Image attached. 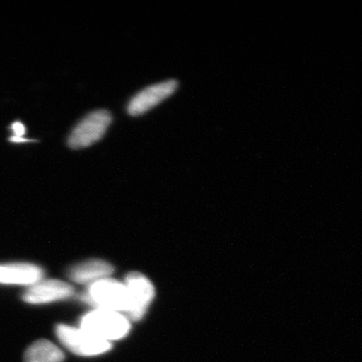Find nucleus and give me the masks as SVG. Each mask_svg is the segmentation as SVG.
I'll use <instances>...</instances> for the list:
<instances>
[{"mask_svg": "<svg viewBox=\"0 0 362 362\" xmlns=\"http://www.w3.org/2000/svg\"><path fill=\"white\" fill-rule=\"evenodd\" d=\"M11 129L13 131V135L9 138V141L14 143L33 141L32 139H26V138H25L26 128L25 124L21 123V121H16V122L11 124Z\"/></svg>", "mask_w": 362, "mask_h": 362, "instance_id": "nucleus-11", "label": "nucleus"}, {"mask_svg": "<svg viewBox=\"0 0 362 362\" xmlns=\"http://www.w3.org/2000/svg\"><path fill=\"white\" fill-rule=\"evenodd\" d=\"M124 284L127 288L129 297L127 318L134 321L140 320L146 314L150 304L153 301L156 294L153 285L144 275L137 272L128 274Z\"/></svg>", "mask_w": 362, "mask_h": 362, "instance_id": "nucleus-5", "label": "nucleus"}, {"mask_svg": "<svg viewBox=\"0 0 362 362\" xmlns=\"http://www.w3.org/2000/svg\"><path fill=\"white\" fill-rule=\"evenodd\" d=\"M57 335L59 341L78 356H100L111 349V342L90 334L82 328L61 324L57 327Z\"/></svg>", "mask_w": 362, "mask_h": 362, "instance_id": "nucleus-3", "label": "nucleus"}, {"mask_svg": "<svg viewBox=\"0 0 362 362\" xmlns=\"http://www.w3.org/2000/svg\"><path fill=\"white\" fill-rule=\"evenodd\" d=\"M81 328L110 342L122 339L130 331V322L127 316L110 310L98 308L83 316Z\"/></svg>", "mask_w": 362, "mask_h": 362, "instance_id": "nucleus-1", "label": "nucleus"}, {"mask_svg": "<svg viewBox=\"0 0 362 362\" xmlns=\"http://www.w3.org/2000/svg\"><path fill=\"white\" fill-rule=\"evenodd\" d=\"M74 294V288L59 280L40 281L23 295V300L30 304H45L65 300Z\"/></svg>", "mask_w": 362, "mask_h": 362, "instance_id": "nucleus-7", "label": "nucleus"}, {"mask_svg": "<svg viewBox=\"0 0 362 362\" xmlns=\"http://www.w3.org/2000/svg\"><path fill=\"white\" fill-rule=\"evenodd\" d=\"M178 83L168 80L158 84L149 86L131 99L128 105V113L131 116H140L175 94Z\"/></svg>", "mask_w": 362, "mask_h": 362, "instance_id": "nucleus-6", "label": "nucleus"}, {"mask_svg": "<svg viewBox=\"0 0 362 362\" xmlns=\"http://www.w3.org/2000/svg\"><path fill=\"white\" fill-rule=\"evenodd\" d=\"M65 358L63 351L49 340L33 343L25 351V362H62Z\"/></svg>", "mask_w": 362, "mask_h": 362, "instance_id": "nucleus-10", "label": "nucleus"}, {"mask_svg": "<svg viewBox=\"0 0 362 362\" xmlns=\"http://www.w3.org/2000/svg\"><path fill=\"white\" fill-rule=\"evenodd\" d=\"M86 299L99 308L127 314L129 309V297L124 283L105 278L90 286Z\"/></svg>", "mask_w": 362, "mask_h": 362, "instance_id": "nucleus-2", "label": "nucleus"}, {"mask_svg": "<svg viewBox=\"0 0 362 362\" xmlns=\"http://www.w3.org/2000/svg\"><path fill=\"white\" fill-rule=\"evenodd\" d=\"M114 272L113 266L102 259H90L71 267L69 277L76 283L97 282L102 279L109 278Z\"/></svg>", "mask_w": 362, "mask_h": 362, "instance_id": "nucleus-9", "label": "nucleus"}, {"mask_svg": "<svg viewBox=\"0 0 362 362\" xmlns=\"http://www.w3.org/2000/svg\"><path fill=\"white\" fill-rule=\"evenodd\" d=\"M112 122L110 112L98 110L89 114L76 126L69 137L68 144L73 149H83L99 141Z\"/></svg>", "mask_w": 362, "mask_h": 362, "instance_id": "nucleus-4", "label": "nucleus"}, {"mask_svg": "<svg viewBox=\"0 0 362 362\" xmlns=\"http://www.w3.org/2000/svg\"><path fill=\"white\" fill-rule=\"evenodd\" d=\"M42 278V270L32 264L0 265V284L35 285Z\"/></svg>", "mask_w": 362, "mask_h": 362, "instance_id": "nucleus-8", "label": "nucleus"}]
</instances>
